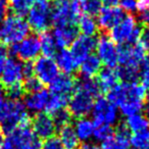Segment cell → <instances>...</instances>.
I'll return each instance as SVG.
<instances>
[{
	"mask_svg": "<svg viewBox=\"0 0 149 149\" xmlns=\"http://www.w3.org/2000/svg\"><path fill=\"white\" fill-rule=\"evenodd\" d=\"M146 52L141 44L123 45L118 48V63H120V65L140 68L142 62L147 58Z\"/></svg>",
	"mask_w": 149,
	"mask_h": 149,
	"instance_id": "cell-13",
	"label": "cell"
},
{
	"mask_svg": "<svg viewBox=\"0 0 149 149\" xmlns=\"http://www.w3.org/2000/svg\"><path fill=\"white\" fill-rule=\"evenodd\" d=\"M98 87H99L100 91L108 92L113 86L118 84V74L116 70H113L112 68H104L100 70L98 72Z\"/></svg>",
	"mask_w": 149,
	"mask_h": 149,
	"instance_id": "cell-24",
	"label": "cell"
},
{
	"mask_svg": "<svg viewBox=\"0 0 149 149\" xmlns=\"http://www.w3.org/2000/svg\"><path fill=\"white\" fill-rule=\"evenodd\" d=\"M149 144V129L136 132L130 136V145L134 149H145Z\"/></svg>",
	"mask_w": 149,
	"mask_h": 149,
	"instance_id": "cell-33",
	"label": "cell"
},
{
	"mask_svg": "<svg viewBox=\"0 0 149 149\" xmlns=\"http://www.w3.org/2000/svg\"><path fill=\"white\" fill-rule=\"evenodd\" d=\"M141 78V82L142 85L145 87L146 90H149V58H146L144 61L142 62L140 66V74H139Z\"/></svg>",
	"mask_w": 149,
	"mask_h": 149,
	"instance_id": "cell-39",
	"label": "cell"
},
{
	"mask_svg": "<svg viewBox=\"0 0 149 149\" xmlns=\"http://www.w3.org/2000/svg\"><path fill=\"white\" fill-rule=\"evenodd\" d=\"M79 149H100V147H98L97 145L93 144V143H86Z\"/></svg>",
	"mask_w": 149,
	"mask_h": 149,
	"instance_id": "cell-48",
	"label": "cell"
},
{
	"mask_svg": "<svg viewBox=\"0 0 149 149\" xmlns=\"http://www.w3.org/2000/svg\"><path fill=\"white\" fill-rule=\"evenodd\" d=\"M5 89H6V91H4L5 94L10 100H19L25 93L22 84H17V85L11 86V87L5 88Z\"/></svg>",
	"mask_w": 149,
	"mask_h": 149,
	"instance_id": "cell-38",
	"label": "cell"
},
{
	"mask_svg": "<svg viewBox=\"0 0 149 149\" xmlns=\"http://www.w3.org/2000/svg\"><path fill=\"white\" fill-rule=\"evenodd\" d=\"M30 28L23 17L6 15L0 22V43L15 45L29 35Z\"/></svg>",
	"mask_w": 149,
	"mask_h": 149,
	"instance_id": "cell-4",
	"label": "cell"
},
{
	"mask_svg": "<svg viewBox=\"0 0 149 149\" xmlns=\"http://www.w3.org/2000/svg\"><path fill=\"white\" fill-rule=\"evenodd\" d=\"M114 134L113 130H112L111 126L108 125H96L95 129H94L93 133V138L96 141L99 142H103V141L109 139L110 137H112Z\"/></svg>",
	"mask_w": 149,
	"mask_h": 149,
	"instance_id": "cell-35",
	"label": "cell"
},
{
	"mask_svg": "<svg viewBox=\"0 0 149 149\" xmlns=\"http://www.w3.org/2000/svg\"><path fill=\"white\" fill-rule=\"evenodd\" d=\"M118 79H120L123 82L131 83L135 82L136 79L139 77L140 74V68L137 66H128V65H120L116 70Z\"/></svg>",
	"mask_w": 149,
	"mask_h": 149,
	"instance_id": "cell-31",
	"label": "cell"
},
{
	"mask_svg": "<svg viewBox=\"0 0 149 149\" xmlns=\"http://www.w3.org/2000/svg\"><path fill=\"white\" fill-rule=\"evenodd\" d=\"M81 11H84L87 15L94 17L99 13L102 8L101 0H80Z\"/></svg>",
	"mask_w": 149,
	"mask_h": 149,
	"instance_id": "cell-34",
	"label": "cell"
},
{
	"mask_svg": "<svg viewBox=\"0 0 149 149\" xmlns=\"http://www.w3.org/2000/svg\"><path fill=\"white\" fill-rule=\"evenodd\" d=\"M40 44H41V52H43L44 56L53 57L57 53V44L51 33L44 32L40 38Z\"/></svg>",
	"mask_w": 149,
	"mask_h": 149,
	"instance_id": "cell-29",
	"label": "cell"
},
{
	"mask_svg": "<svg viewBox=\"0 0 149 149\" xmlns=\"http://www.w3.org/2000/svg\"><path fill=\"white\" fill-rule=\"evenodd\" d=\"M78 30L81 32L82 35L93 37L98 31L97 22L94 19V17H90L87 15L80 17L78 21Z\"/></svg>",
	"mask_w": 149,
	"mask_h": 149,
	"instance_id": "cell-28",
	"label": "cell"
},
{
	"mask_svg": "<svg viewBox=\"0 0 149 149\" xmlns=\"http://www.w3.org/2000/svg\"><path fill=\"white\" fill-rule=\"evenodd\" d=\"M7 140L13 144L15 149H40L41 143L35 136L30 126L19 127L8 134Z\"/></svg>",
	"mask_w": 149,
	"mask_h": 149,
	"instance_id": "cell-10",
	"label": "cell"
},
{
	"mask_svg": "<svg viewBox=\"0 0 149 149\" xmlns=\"http://www.w3.org/2000/svg\"><path fill=\"white\" fill-rule=\"evenodd\" d=\"M0 149H15V147L13 146V144L8 140H6L0 145Z\"/></svg>",
	"mask_w": 149,
	"mask_h": 149,
	"instance_id": "cell-47",
	"label": "cell"
},
{
	"mask_svg": "<svg viewBox=\"0 0 149 149\" xmlns=\"http://www.w3.org/2000/svg\"><path fill=\"white\" fill-rule=\"evenodd\" d=\"M29 112L21 100H3L0 103V128L4 134H10L19 127L29 126Z\"/></svg>",
	"mask_w": 149,
	"mask_h": 149,
	"instance_id": "cell-3",
	"label": "cell"
},
{
	"mask_svg": "<svg viewBox=\"0 0 149 149\" xmlns=\"http://www.w3.org/2000/svg\"><path fill=\"white\" fill-rule=\"evenodd\" d=\"M68 104V97H64L57 94H50V97L46 104L45 110L47 114H54L55 112L64 109V107Z\"/></svg>",
	"mask_w": 149,
	"mask_h": 149,
	"instance_id": "cell-30",
	"label": "cell"
},
{
	"mask_svg": "<svg viewBox=\"0 0 149 149\" xmlns=\"http://www.w3.org/2000/svg\"><path fill=\"white\" fill-rule=\"evenodd\" d=\"M96 47V40L93 37H88V36H78L70 44V53L77 60L78 63H81L87 56L92 54L93 50Z\"/></svg>",
	"mask_w": 149,
	"mask_h": 149,
	"instance_id": "cell-16",
	"label": "cell"
},
{
	"mask_svg": "<svg viewBox=\"0 0 149 149\" xmlns=\"http://www.w3.org/2000/svg\"><path fill=\"white\" fill-rule=\"evenodd\" d=\"M57 127L55 126L51 116L47 113H37L32 120V131L38 139L45 140L54 136Z\"/></svg>",
	"mask_w": 149,
	"mask_h": 149,
	"instance_id": "cell-15",
	"label": "cell"
},
{
	"mask_svg": "<svg viewBox=\"0 0 149 149\" xmlns=\"http://www.w3.org/2000/svg\"><path fill=\"white\" fill-rule=\"evenodd\" d=\"M50 97V93L45 89H40L39 91L34 92V93L28 94L24 100V105H25L27 111L32 113H40L43 110H45L46 104Z\"/></svg>",
	"mask_w": 149,
	"mask_h": 149,
	"instance_id": "cell-18",
	"label": "cell"
},
{
	"mask_svg": "<svg viewBox=\"0 0 149 149\" xmlns=\"http://www.w3.org/2000/svg\"><path fill=\"white\" fill-rule=\"evenodd\" d=\"M132 149H134V148H132Z\"/></svg>",
	"mask_w": 149,
	"mask_h": 149,
	"instance_id": "cell-53",
	"label": "cell"
},
{
	"mask_svg": "<svg viewBox=\"0 0 149 149\" xmlns=\"http://www.w3.org/2000/svg\"><path fill=\"white\" fill-rule=\"evenodd\" d=\"M8 53H9V50L7 49L6 45L0 43V76L2 74L4 64L7 60V57H8Z\"/></svg>",
	"mask_w": 149,
	"mask_h": 149,
	"instance_id": "cell-43",
	"label": "cell"
},
{
	"mask_svg": "<svg viewBox=\"0 0 149 149\" xmlns=\"http://www.w3.org/2000/svg\"><path fill=\"white\" fill-rule=\"evenodd\" d=\"M23 65L24 63H22L21 60H19L17 58H7L2 74L0 76L3 88H8L17 84H22V81L25 78Z\"/></svg>",
	"mask_w": 149,
	"mask_h": 149,
	"instance_id": "cell-14",
	"label": "cell"
},
{
	"mask_svg": "<svg viewBox=\"0 0 149 149\" xmlns=\"http://www.w3.org/2000/svg\"><path fill=\"white\" fill-rule=\"evenodd\" d=\"M140 26L132 15H125L124 19L118 23L110 30L109 38L116 44L123 45H134L140 40Z\"/></svg>",
	"mask_w": 149,
	"mask_h": 149,
	"instance_id": "cell-6",
	"label": "cell"
},
{
	"mask_svg": "<svg viewBox=\"0 0 149 149\" xmlns=\"http://www.w3.org/2000/svg\"><path fill=\"white\" fill-rule=\"evenodd\" d=\"M22 85H23L24 91L28 92L29 94L34 93V92H37V91H39L40 89H42V83L37 79V78L34 77V76L27 78Z\"/></svg>",
	"mask_w": 149,
	"mask_h": 149,
	"instance_id": "cell-37",
	"label": "cell"
},
{
	"mask_svg": "<svg viewBox=\"0 0 149 149\" xmlns=\"http://www.w3.org/2000/svg\"><path fill=\"white\" fill-rule=\"evenodd\" d=\"M10 52L21 61L31 62L37 59L41 52L40 38L36 35H28L21 42L11 45Z\"/></svg>",
	"mask_w": 149,
	"mask_h": 149,
	"instance_id": "cell-9",
	"label": "cell"
},
{
	"mask_svg": "<svg viewBox=\"0 0 149 149\" xmlns=\"http://www.w3.org/2000/svg\"><path fill=\"white\" fill-rule=\"evenodd\" d=\"M24 70V77L29 78L34 76V65L32 62H25L23 65Z\"/></svg>",
	"mask_w": 149,
	"mask_h": 149,
	"instance_id": "cell-45",
	"label": "cell"
},
{
	"mask_svg": "<svg viewBox=\"0 0 149 149\" xmlns=\"http://www.w3.org/2000/svg\"><path fill=\"white\" fill-rule=\"evenodd\" d=\"M138 22L142 26H145V27L149 28V7L139 8Z\"/></svg>",
	"mask_w": 149,
	"mask_h": 149,
	"instance_id": "cell-42",
	"label": "cell"
},
{
	"mask_svg": "<svg viewBox=\"0 0 149 149\" xmlns=\"http://www.w3.org/2000/svg\"><path fill=\"white\" fill-rule=\"evenodd\" d=\"M145 149H149V144L147 145V147H146V148H145Z\"/></svg>",
	"mask_w": 149,
	"mask_h": 149,
	"instance_id": "cell-52",
	"label": "cell"
},
{
	"mask_svg": "<svg viewBox=\"0 0 149 149\" xmlns=\"http://www.w3.org/2000/svg\"><path fill=\"white\" fill-rule=\"evenodd\" d=\"M3 142H4V133H3V131L0 128V145L2 144Z\"/></svg>",
	"mask_w": 149,
	"mask_h": 149,
	"instance_id": "cell-50",
	"label": "cell"
},
{
	"mask_svg": "<svg viewBox=\"0 0 149 149\" xmlns=\"http://www.w3.org/2000/svg\"><path fill=\"white\" fill-rule=\"evenodd\" d=\"M41 148L42 149H63V147H62L58 137L52 136L44 140L43 144L41 145Z\"/></svg>",
	"mask_w": 149,
	"mask_h": 149,
	"instance_id": "cell-40",
	"label": "cell"
},
{
	"mask_svg": "<svg viewBox=\"0 0 149 149\" xmlns=\"http://www.w3.org/2000/svg\"><path fill=\"white\" fill-rule=\"evenodd\" d=\"M95 50L96 56L106 68H113L118 64V48L109 37L101 36L99 39L96 40Z\"/></svg>",
	"mask_w": 149,
	"mask_h": 149,
	"instance_id": "cell-12",
	"label": "cell"
},
{
	"mask_svg": "<svg viewBox=\"0 0 149 149\" xmlns=\"http://www.w3.org/2000/svg\"><path fill=\"white\" fill-rule=\"evenodd\" d=\"M80 74L82 79H93L101 70V62L94 54H90L80 63Z\"/></svg>",
	"mask_w": 149,
	"mask_h": 149,
	"instance_id": "cell-23",
	"label": "cell"
},
{
	"mask_svg": "<svg viewBox=\"0 0 149 149\" xmlns=\"http://www.w3.org/2000/svg\"><path fill=\"white\" fill-rule=\"evenodd\" d=\"M58 139L60 140L63 149H79L80 140L74 132V127L70 125L60 128Z\"/></svg>",
	"mask_w": 149,
	"mask_h": 149,
	"instance_id": "cell-26",
	"label": "cell"
},
{
	"mask_svg": "<svg viewBox=\"0 0 149 149\" xmlns=\"http://www.w3.org/2000/svg\"><path fill=\"white\" fill-rule=\"evenodd\" d=\"M101 2L105 6H116V4H118L120 2V0H101Z\"/></svg>",
	"mask_w": 149,
	"mask_h": 149,
	"instance_id": "cell-46",
	"label": "cell"
},
{
	"mask_svg": "<svg viewBox=\"0 0 149 149\" xmlns=\"http://www.w3.org/2000/svg\"><path fill=\"white\" fill-rule=\"evenodd\" d=\"M107 99L120 108L123 116H130L140 113L147 99V90L140 83L116 84L107 92Z\"/></svg>",
	"mask_w": 149,
	"mask_h": 149,
	"instance_id": "cell-1",
	"label": "cell"
},
{
	"mask_svg": "<svg viewBox=\"0 0 149 149\" xmlns=\"http://www.w3.org/2000/svg\"><path fill=\"white\" fill-rule=\"evenodd\" d=\"M27 15L30 29L36 33L47 32L52 25V4L49 0H35Z\"/></svg>",
	"mask_w": 149,
	"mask_h": 149,
	"instance_id": "cell-7",
	"label": "cell"
},
{
	"mask_svg": "<svg viewBox=\"0 0 149 149\" xmlns=\"http://www.w3.org/2000/svg\"><path fill=\"white\" fill-rule=\"evenodd\" d=\"M51 118H52V120H53V122L56 127L62 128V127L70 125L72 116H70V113L68 111V110L61 109V110H59V111L55 112L54 114H52Z\"/></svg>",
	"mask_w": 149,
	"mask_h": 149,
	"instance_id": "cell-36",
	"label": "cell"
},
{
	"mask_svg": "<svg viewBox=\"0 0 149 149\" xmlns=\"http://www.w3.org/2000/svg\"><path fill=\"white\" fill-rule=\"evenodd\" d=\"M74 129L80 142L81 141L87 142L91 138H93L95 124H94L92 120H89L87 118H81L77 120V122H76V124L74 126Z\"/></svg>",
	"mask_w": 149,
	"mask_h": 149,
	"instance_id": "cell-25",
	"label": "cell"
},
{
	"mask_svg": "<svg viewBox=\"0 0 149 149\" xmlns=\"http://www.w3.org/2000/svg\"><path fill=\"white\" fill-rule=\"evenodd\" d=\"M130 147V133L125 125H120L113 136L101 143L100 149H129Z\"/></svg>",
	"mask_w": 149,
	"mask_h": 149,
	"instance_id": "cell-19",
	"label": "cell"
},
{
	"mask_svg": "<svg viewBox=\"0 0 149 149\" xmlns=\"http://www.w3.org/2000/svg\"><path fill=\"white\" fill-rule=\"evenodd\" d=\"M140 44L146 51H149V28L143 30L140 37Z\"/></svg>",
	"mask_w": 149,
	"mask_h": 149,
	"instance_id": "cell-44",
	"label": "cell"
},
{
	"mask_svg": "<svg viewBox=\"0 0 149 149\" xmlns=\"http://www.w3.org/2000/svg\"><path fill=\"white\" fill-rule=\"evenodd\" d=\"M78 27L72 26V27H56L54 28L53 37L57 44L58 48H65L66 46L70 45L74 40L78 37Z\"/></svg>",
	"mask_w": 149,
	"mask_h": 149,
	"instance_id": "cell-21",
	"label": "cell"
},
{
	"mask_svg": "<svg viewBox=\"0 0 149 149\" xmlns=\"http://www.w3.org/2000/svg\"><path fill=\"white\" fill-rule=\"evenodd\" d=\"M145 116H146L147 118L149 120V99L147 100L146 104H145Z\"/></svg>",
	"mask_w": 149,
	"mask_h": 149,
	"instance_id": "cell-49",
	"label": "cell"
},
{
	"mask_svg": "<svg viewBox=\"0 0 149 149\" xmlns=\"http://www.w3.org/2000/svg\"><path fill=\"white\" fill-rule=\"evenodd\" d=\"M99 92L97 82L93 79H82L77 83L68 101L70 116L81 118L91 113L95 98L98 97Z\"/></svg>",
	"mask_w": 149,
	"mask_h": 149,
	"instance_id": "cell-2",
	"label": "cell"
},
{
	"mask_svg": "<svg viewBox=\"0 0 149 149\" xmlns=\"http://www.w3.org/2000/svg\"><path fill=\"white\" fill-rule=\"evenodd\" d=\"M34 65V74L42 85H50L59 74V70L52 57L42 56L36 59Z\"/></svg>",
	"mask_w": 149,
	"mask_h": 149,
	"instance_id": "cell-11",
	"label": "cell"
},
{
	"mask_svg": "<svg viewBox=\"0 0 149 149\" xmlns=\"http://www.w3.org/2000/svg\"><path fill=\"white\" fill-rule=\"evenodd\" d=\"M124 125L129 131L136 133L149 129V120L147 118L146 116H143L141 113H136L133 114V116H127Z\"/></svg>",
	"mask_w": 149,
	"mask_h": 149,
	"instance_id": "cell-27",
	"label": "cell"
},
{
	"mask_svg": "<svg viewBox=\"0 0 149 149\" xmlns=\"http://www.w3.org/2000/svg\"><path fill=\"white\" fill-rule=\"evenodd\" d=\"M93 123L96 125L113 126L118 120V110L107 98L97 97L91 110Z\"/></svg>",
	"mask_w": 149,
	"mask_h": 149,
	"instance_id": "cell-8",
	"label": "cell"
},
{
	"mask_svg": "<svg viewBox=\"0 0 149 149\" xmlns=\"http://www.w3.org/2000/svg\"><path fill=\"white\" fill-rule=\"evenodd\" d=\"M118 4L123 11L134 13L138 9V0H120Z\"/></svg>",
	"mask_w": 149,
	"mask_h": 149,
	"instance_id": "cell-41",
	"label": "cell"
},
{
	"mask_svg": "<svg viewBox=\"0 0 149 149\" xmlns=\"http://www.w3.org/2000/svg\"><path fill=\"white\" fill-rule=\"evenodd\" d=\"M80 13V0H56L52 5V25L54 28L77 26Z\"/></svg>",
	"mask_w": 149,
	"mask_h": 149,
	"instance_id": "cell-5",
	"label": "cell"
},
{
	"mask_svg": "<svg viewBox=\"0 0 149 149\" xmlns=\"http://www.w3.org/2000/svg\"><path fill=\"white\" fill-rule=\"evenodd\" d=\"M4 94H5L4 88H3L2 84L0 83V97H4Z\"/></svg>",
	"mask_w": 149,
	"mask_h": 149,
	"instance_id": "cell-51",
	"label": "cell"
},
{
	"mask_svg": "<svg viewBox=\"0 0 149 149\" xmlns=\"http://www.w3.org/2000/svg\"><path fill=\"white\" fill-rule=\"evenodd\" d=\"M35 0H7V4L13 15L24 17L28 13Z\"/></svg>",
	"mask_w": 149,
	"mask_h": 149,
	"instance_id": "cell-32",
	"label": "cell"
},
{
	"mask_svg": "<svg viewBox=\"0 0 149 149\" xmlns=\"http://www.w3.org/2000/svg\"><path fill=\"white\" fill-rule=\"evenodd\" d=\"M55 62L58 66V70H61L63 74H72L77 70L79 68V63L72 54L70 53V50L66 49H60L55 54Z\"/></svg>",
	"mask_w": 149,
	"mask_h": 149,
	"instance_id": "cell-22",
	"label": "cell"
},
{
	"mask_svg": "<svg viewBox=\"0 0 149 149\" xmlns=\"http://www.w3.org/2000/svg\"><path fill=\"white\" fill-rule=\"evenodd\" d=\"M125 17L124 11L116 6H105L97 15V26L102 30H111Z\"/></svg>",
	"mask_w": 149,
	"mask_h": 149,
	"instance_id": "cell-17",
	"label": "cell"
},
{
	"mask_svg": "<svg viewBox=\"0 0 149 149\" xmlns=\"http://www.w3.org/2000/svg\"><path fill=\"white\" fill-rule=\"evenodd\" d=\"M77 85V82L70 74H58L57 78L50 84L51 94H57L64 97H68L72 95L74 88Z\"/></svg>",
	"mask_w": 149,
	"mask_h": 149,
	"instance_id": "cell-20",
	"label": "cell"
}]
</instances>
